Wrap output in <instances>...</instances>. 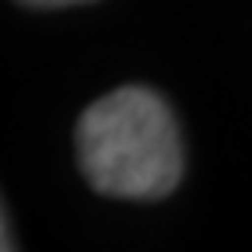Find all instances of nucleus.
I'll list each match as a JSON object with an SVG mask.
<instances>
[{"label":"nucleus","instance_id":"obj_1","mask_svg":"<svg viewBox=\"0 0 252 252\" xmlns=\"http://www.w3.org/2000/svg\"><path fill=\"white\" fill-rule=\"evenodd\" d=\"M77 161L94 193L161 200L182 175V144L172 109L147 88H119L84 109Z\"/></svg>","mask_w":252,"mask_h":252},{"label":"nucleus","instance_id":"obj_2","mask_svg":"<svg viewBox=\"0 0 252 252\" xmlns=\"http://www.w3.org/2000/svg\"><path fill=\"white\" fill-rule=\"evenodd\" d=\"M25 7H67V4H84V0H18Z\"/></svg>","mask_w":252,"mask_h":252}]
</instances>
